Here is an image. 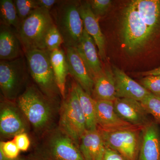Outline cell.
<instances>
[{"label":"cell","mask_w":160,"mask_h":160,"mask_svg":"<svg viewBox=\"0 0 160 160\" xmlns=\"http://www.w3.org/2000/svg\"><path fill=\"white\" fill-rule=\"evenodd\" d=\"M121 34L123 47L128 53H138L151 44L153 49L160 55V45L141 19L133 1L123 11Z\"/></svg>","instance_id":"6da1fadb"},{"label":"cell","mask_w":160,"mask_h":160,"mask_svg":"<svg viewBox=\"0 0 160 160\" xmlns=\"http://www.w3.org/2000/svg\"><path fill=\"white\" fill-rule=\"evenodd\" d=\"M77 1H59L53 7L52 18L66 47L76 48L82 36L84 27Z\"/></svg>","instance_id":"7a4b0ae2"},{"label":"cell","mask_w":160,"mask_h":160,"mask_svg":"<svg viewBox=\"0 0 160 160\" xmlns=\"http://www.w3.org/2000/svg\"><path fill=\"white\" fill-rule=\"evenodd\" d=\"M54 24L50 12L43 8L36 9L26 18L17 32L24 53L33 49L45 50V38Z\"/></svg>","instance_id":"3957f363"},{"label":"cell","mask_w":160,"mask_h":160,"mask_svg":"<svg viewBox=\"0 0 160 160\" xmlns=\"http://www.w3.org/2000/svg\"><path fill=\"white\" fill-rule=\"evenodd\" d=\"M25 56L29 73L40 91L49 98L57 96L60 92L50 61V52L33 49L26 52Z\"/></svg>","instance_id":"277c9868"},{"label":"cell","mask_w":160,"mask_h":160,"mask_svg":"<svg viewBox=\"0 0 160 160\" xmlns=\"http://www.w3.org/2000/svg\"><path fill=\"white\" fill-rule=\"evenodd\" d=\"M60 126L61 130L78 145L87 130L86 118L74 83L72 85L61 106Z\"/></svg>","instance_id":"5b68a950"},{"label":"cell","mask_w":160,"mask_h":160,"mask_svg":"<svg viewBox=\"0 0 160 160\" xmlns=\"http://www.w3.org/2000/svg\"><path fill=\"white\" fill-rule=\"evenodd\" d=\"M48 98L34 86H30L18 99L19 107L35 129H43L51 120L52 108Z\"/></svg>","instance_id":"8992f818"},{"label":"cell","mask_w":160,"mask_h":160,"mask_svg":"<svg viewBox=\"0 0 160 160\" xmlns=\"http://www.w3.org/2000/svg\"><path fill=\"white\" fill-rule=\"evenodd\" d=\"M29 68L25 56L0 62V87L8 99L16 98L27 78Z\"/></svg>","instance_id":"52a82bcc"},{"label":"cell","mask_w":160,"mask_h":160,"mask_svg":"<svg viewBox=\"0 0 160 160\" xmlns=\"http://www.w3.org/2000/svg\"><path fill=\"white\" fill-rule=\"evenodd\" d=\"M136 129L113 132L100 130L106 147L115 150L128 160H134L138 148V138Z\"/></svg>","instance_id":"ba28073f"},{"label":"cell","mask_w":160,"mask_h":160,"mask_svg":"<svg viewBox=\"0 0 160 160\" xmlns=\"http://www.w3.org/2000/svg\"><path fill=\"white\" fill-rule=\"evenodd\" d=\"M96 117L102 131L113 132L138 127L124 121L115 111L113 102L95 100Z\"/></svg>","instance_id":"9c48e42d"},{"label":"cell","mask_w":160,"mask_h":160,"mask_svg":"<svg viewBox=\"0 0 160 160\" xmlns=\"http://www.w3.org/2000/svg\"><path fill=\"white\" fill-rule=\"evenodd\" d=\"M48 148L52 160H85L77 144L62 130L52 136Z\"/></svg>","instance_id":"30bf717a"},{"label":"cell","mask_w":160,"mask_h":160,"mask_svg":"<svg viewBox=\"0 0 160 160\" xmlns=\"http://www.w3.org/2000/svg\"><path fill=\"white\" fill-rule=\"evenodd\" d=\"M115 110L124 121L135 127L149 124L148 113L141 102L132 99L117 98L114 102Z\"/></svg>","instance_id":"8fae6325"},{"label":"cell","mask_w":160,"mask_h":160,"mask_svg":"<svg viewBox=\"0 0 160 160\" xmlns=\"http://www.w3.org/2000/svg\"><path fill=\"white\" fill-rule=\"evenodd\" d=\"M66 54L69 73L89 95L93 93L94 81L86 64L74 47H66Z\"/></svg>","instance_id":"7c38bea8"},{"label":"cell","mask_w":160,"mask_h":160,"mask_svg":"<svg viewBox=\"0 0 160 160\" xmlns=\"http://www.w3.org/2000/svg\"><path fill=\"white\" fill-rule=\"evenodd\" d=\"M112 72L115 81L117 98L132 99L141 102L150 92L132 79L122 69L114 66Z\"/></svg>","instance_id":"4fadbf2b"},{"label":"cell","mask_w":160,"mask_h":160,"mask_svg":"<svg viewBox=\"0 0 160 160\" xmlns=\"http://www.w3.org/2000/svg\"><path fill=\"white\" fill-rule=\"evenodd\" d=\"M79 11L84 29L94 40L98 50L100 58L106 60L105 37L100 28L98 18L93 13L88 2L80 3Z\"/></svg>","instance_id":"5bb4252c"},{"label":"cell","mask_w":160,"mask_h":160,"mask_svg":"<svg viewBox=\"0 0 160 160\" xmlns=\"http://www.w3.org/2000/svg\"><path fill=\"white\" fill-rule=\"evenodd\" d=\"M96 46L94 40L84 29L82 36L76 49L94 81V79L103 71Z\"/></svg>","instance_id":"9a60e30c"},{"label":"cell","mask_w":160,"mask_h":160,"mask_svg":"<svg viewBox=\"0 0 160 160\" xmlns=\"http://www.w3.org/2000/svg\"><path fill=\"white\" fill-rule=\"evenodd\" d=\"M15 109L13 105L9 103H2L0 113V132L4 137H15L24 132L26 129V125Z\"/></svg>","instance_id":"2e32d148"},{"label":"cell","mask_w":160,"mask_h":160,"mask_svg":"<svg viewBox=\"0 0 160 160\" xmlns=\"http://www.w3.org/2000/svg\"><path fill=\"white\" fill-rule=\"evenodd\" d=\"M25 54L17 31L10 26L1 24L0 59L1 61L15 59Z\"/></svg>","instance_id":"e0dca14e"},{"label":"cell","mask_w":160,"mask_h":160,"mask_svg":"<svg viewBox=\"0 0 160 160\" xmlns=\"http://www.w3.org/2000/svg\"><path fill=\"white\" fill-rule=\"evenodd\" d=\"M80 141L79 149L84 160H104L106 146L100 130H86Z\"/></svg>","instance_id":"ac0fdd59"},{"label":"cell","mask_w":160,"mask_h":160,"mask_svg":"<svg viewBox=\"0 0 160 160\" xmlns=\"http://www.w3.org/2000/svg\"><path fill=\"white\" fill-rule=\"evenodd\" d=\"M138 160H160V135L155 123H149L143 130Z\"/></svg>","instance_id":"d6986e66"},{"label":"cell","mask_w":160,"mask_h":160,"mask_svg":"<svg viewBox=\"0 0 160 160\" xmlns=\"http://www.w3.org/2000/svg\"><path fill=\"white\" fill-rule=\"evenodd\" d=\"M96 100L114 102L117 98L116 93L115 81L113 72L103 70L94 79L93 93Z\"/></svg>","instance_id":"ffe728a7"},{"label":"cell","mask_w":160,"mask_h":160,"mask_svg":"<svg viewBox=\"0 0 160 160\" xmlns=\"http://www.w3.org/2000/svg\"><path fill=\"white\" fill-rule=\"evenodd\" d=\"M50 58L57 85L64 99L66 97V78L69 73L66 52L60 48L50 52Z\"/></svg>","instance_id":"44dd1931"},{"label":"cell","mask_w":160,"mask_h":160,"mask_svg":"<svg viewBox=\"0 0 160 160\" xmlns=\"http://www.w3.org/2000/svg\"><path fill=\"white\" fill-rule=\"evenodd\" d=\"M75 88L85 115L86 129L88 130H95L98 125L96 117L95 100L87 93L78 83H74Z\"/></svg>","instance_id":"7402d4cb"},{"label":"cell","mask_w":160,"mask_h":160,"mask_svg":"<svg viewBox=\"0 0 160 160\" xmlns=\"http://www.w3.org/2000/svg\"><path fill=\"white\" fill-rule=\"evenodd\" d=\"M1 24L10 26L18 32L21 26V22L15 6L14 1H0Z\"/></svg>","instance_id":"603a6c76"},{"label":"cell","mask_w":160,"mask_h":160,"mask_svg":"<svg viewBox=\"0 0 160 160\" xmlns=\"http://www.w3.org/2000/svg\"><path fill=\"white\" fill-rule=\"evenodd\" d=\"M14 2L21 24L34 10L39 8L37 0H15Z\"/></svg>","instance_id":"cb8c5ba5"},{"label":"cell","mask_w":160,"mask_h":160,"mask_svg":"<svg viewBox=\"0 0 160 160\" xmlns=\"http://www.w3.org/2000/svg\"><path fill=\"white\" fill-rule=\"evenodd\" d=\"M63 44V40L56 25H53L46 34L45 40V50L51 52L59 49Z\"/></svg>","instance_id":"d4e9b609"},{"label":"cell","mask_w":160,"mask_h":160,"mask_svg":"<svg viewBox=\"0 0 160 160\" xmlns=\"http://www.w3.org/2000/svg\"><path fill=\"white\" fill-rule=\"evenodd\" d=\"M141 103L148 113L160 122V96L150 92Z\"/></svg>","instance_id":"484cf974"},{"label":"cell","mask_w":160,"mask_h":160,"mask_svg":"<svg viewBox=\"0 0 160 160\" xmlns=\"http://www.w3.org/2000/svg\"><path fill=\"white\" fill-rule=\"evenodd\" d=\"M140 82V84L149 92L160 96V75L145 77Z\"/></svg>","instance_id":"4316f807"},{"label":"cell","mask_w":160,"mask_h":160,"mask_svg":"<svg viewBox=\"0 0 160 160\" xmlns=\"http://www.w3.org/2000/svg\"><path fill=\"white\" fill-rule=\"evenodd\" d=\"M0 149L6 158L10 159L18 158L20 151L13 140L6 142H1Z\"/></svg>","instance_id":"83f0119b"},{"label":"cell","mask_w":160,"mask_h":160,"mask_svg":"<svg viewBox=\"0 0 160 160\" xmlns=\"http://www.w3.org/2000/svg\"><path fill=\"white\" fill-rule=\"evenodd\" d=\"M88 2L93 13L98 18V16L103 15L108 10L111 6L112 1L110 0H92Z\"/></svg>","instance_id":"f1b7e54d"},{"label":"cell","mask_w":160,"mask_h":160,"mask_svg":"<svg viewBox=\"0 0 160 160\" xmlns=\"http://www.w3.org/2000/svg\"><path fill=\"white\" fill-rule=\"evenodd\" d=\"M13 140L20 151H26L29 149L30 145V140L25 132L18 135L15 137Z\"/></svg>","instance_id":"f546056e"},{"label":"cell","mask_w":160,"mask_h":160,"mask_svg":"<svg viewBox=\"0 0 160 160\" xmlns=\"http://www.w3.org/2000/svg\"><path fill=\"white\" fill-rule=\"evenodd\" d=\"M104 160H125L122 155L115 150L106 147Z\"/></svg>","instance_id":"4dcf8cb0"},{"label":"cell","mask_w":160,"mask_h":160,"mask_svg":"<svg viewBox=\"0 0 160 160\" xmlns=\"http://www.w3.org/2000/svg\"><path fill=\"white\" fill-rule=\"evenodd\" d=\"M58 2L56 0H37L39 8L46 9L49 12Z\"/></svg>","instance_id":"1f68e13d"},{"label":"cell","mask_w":160,"mask_h":160,"mask_svg":"<svg viewBox=\"0 0 160 160\" xmlns=\"http://www.w3.org/2000/svg\"><path fill=\"white\" fill-rule=\"evenodd\" d=\"M140 74L142 76H156L160 75V67L151 69L146 72H140Z\"/></svg>","instance_id":"d6a6232c"},{"label":"cell","mask_w":160,"mask_h":160,"mask_svg":"<svg viewBox=\"0 0 160 160\" xmlns=\"http://www.w3.org/2000/svg\"><path fill=\"white\" fill-rule=\"evenodd\" d=\"M27 160H52L48 157H34L29 158Z\"/></svg>","instance_id":"836d02e7"},{"label":"cell","mask_w":160,"mask_h":160,"mask_svg":"<svg viewBox=\"0 0 160 160\" xmlns=\"http://www.w3.org/2000/svg\"><path fill=\"white\" fill-rule=\"evenodd\" d=\"M0 160H19L18 158L16 159H10L8 158L4 155V153H3L2 150L0 149Z\"/></svg>","instance_id":"e575fe53"}]
</instances>
